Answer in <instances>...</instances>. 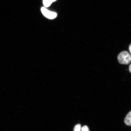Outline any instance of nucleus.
Segmentation results:
<instances>
[{
  "label": "nucleus",
  "instance_id": "obj_6",
  "mask_svg": "<svg viewBox=\"0 0 131 131\" xmlns=\"http://www.w3.org/2000/svg\"><path fill=\"white\" fill-rule=\"evenodd\" d=\"M81 131H90V130L87 126H84L81 127Z\"/></svg>",
  "mask_w": 131,
  "mask_h": 131
},
{
  "label": "nucleus",
  "instance_id": "obj_4",
  "mask_svg": "<svg viewBox=\"0 0 131 131\" xmlns=\"http://www.w3.org/2000/svg\"><path fill=\"white\" fill-rule=\"evenodd\" d=\"M56 1V0H43V4L45 7H48L52 3Z\"/></svg>",
  "mask_w": 131,
  "mask_h": 131
},
{
  "label": "nucleus",
  "instance_id": "obj_3",
  "mask_svg": "<svg viewBox=\"0 0 131 131\" xmlns=\"http://www.w3.org/2000/svg\"><path fill=\"white\" fill-rule=\"evenodd\" d=\"M124 123L127 126H131V111L126 116L124 121Z\"/></svg>",
  "mask_w": 131,
  "mask_h": 131
},
{
  "label": "nucleus",
  "instance_id": "obj_2",
  "mask_svg": "<svg viewBox=\"0 0 131 131\" xmlns=\"http://www.w3.org/2000/svg\"><path fill=\"white\" fill-rule=\"evenodd\" d=\"M41 11L43 15L47 18L53 19L57 17L56 13L49 11L45 7H42L41 9Z\"/></svg>",
  "mask_w": 131,
  "mask_h": 131
},
{
  "label": "nucleus",
  "instance_id": "obj_7",
  "mask_svg": "<svg viewBox=\"0 0 131 131\" xmlns=\"http://www.w3.org/2000/svg\"><path fill=\"white\" fill-rule=\"evenodd\" d=\"M129 51H130V53L131 54V44L130 46H129Z\"/></svg>",
  "mask_w": 131,
  "mask_h": 131
},
{
  "label": "nucleus",
  "instance_id": "obj_8",
  "mask_svg": "<svg viewBox=\"0 0 131 131\" xmlns=\"http://www.w3.org/2000/svg\"><path fill=\"white\" fill-rule=\"evenodd\" d=\"M129 72L131 73V64L130 65L129 68Z\"/></svg>",
  "mask_w": 131,
  "mask_h": 131
},
{
  "label": "nucleus",
  "instance_id": "obj_5",
  "mask_svg": "<svg viewBox=\"0 0 131 131\" xmlns=\"http://www.w3.org/2000/svg\"><path fill=\"white\" fill-rule=\"evenodd\" d=\"M81 125L80 124H78L75 126L74 128V131H81Z\"/></svg>",
  "mask_w": 131,
  "mask_h": 131
},
{
  "label": "nucleus",
  "instance_id": "obj_1",
  "mask_svg": "<svg viewBox=\"0 0 131 131\" xmlns=\"http://www.w3.org/2000/svg\"><path fill=\"white\" fill-rule=\"evenodd\" d=\"M117 59L121 64H128L131 61V56L127 51H122L118 55Z\"/></svg>",
  "mask_w": 131,
  "mask_h": 131
}]
</instances>
